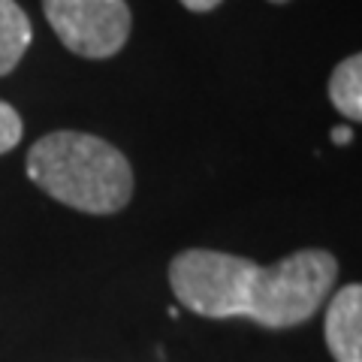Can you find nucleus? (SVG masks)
<instances>
[{
	"instance_id": "1",
	"label": "nucleus",
	"mask_w": 362,
	"mask_h": 362,
	"mask_svg": "<svg viewBox=\"0 0 362 362\" xmlns=\"http://www.w3.org/2000/svg\"><path fill=\"white\" fill-rule=\"evenodd\" d=\"M338 263L329 251L308 247L272 266H257L223 251H181L169 266V284L187 311L211 320L247 317L266 329H290L311 320L332 290Z\"/></svg>"
},
{
	"instance_id": "2",
	"label": "nucleus",
	"mask_w": 362,
	"mask_h": 362,
	"mask_svg": "<svg viewBox=\"0 0 362 362\" xmlns=\"http://www.w3.org/2000/svg\"><path fill=\"white\" fill-rule=\"evenodd\" d=\"M28 178L52 199L85 214L121 211L133 197V169L115 145L90 133L58 130L28 151Z\"/></svg>"
},
{
	"instance_id": "3",
	"label": "nucleus",
	"mask_w": 362,
	"mask_h": 362,
	"mask_svg": "<svg viewBox=\"0 0 362 362\" xmlns=\"http://www.w3.org/2000/svg\"><path fill=\"white\" fill-rule=\"evenodd\" d=\"M52 30L73 54L100 61L124 49L130 37V6L124 0H42Z\"/></svg>"
},
{
	"instance_id": "4",
	"label": "nucleus",
	"mask_w": 362,
	"mask_h": 362,
	"mask_svg": "<svg viewBox=\"0 0 362 362\" xmlns=\"http://www.w3.org/2000/svg\"><path fill=\"white\" fill-rule=\"evenodd\" d=\"M326 347L335 362H362V287L347 284L332 296L323 323Z\"/></svg>"
},
{
	"instance_id": "5",
	"label": "nucleus",
	"mask_w": 362,
	"mask_h": 362,
	"mask_svg": "<svg viewBox=\"0 0 362 362\" xmlns=\"http://www.w3.org/2000/svg\"><path fill=\"white\" fill-rule=\"evenodd\" d=\"M30 18L16 0H0V76L13 73L30 45Z\"/></svg>"
},
{
	"instance_id": "6",
	"label": "nucleus",
	"mask_w": 362,
	"mask_h": 362,
	"mask_svg": "<svg viewBox=\"0 0 362 362\" xmlns=\"http://www.w3.org/2000/svg\"><path fill=\"white\" fill-rule=\"evenodd\" d=\"M329 100L344 118L359 121L362 118V58L350 54L335 66L329 78Z\"/></svg>"
},
{
	"instance_id": "7",
	"label": "nucleus",
	"mask_w": 362,
	"mask_h": 362,
	"mask_svg": "<svg viewBox=\"0 0 362 362\" xmlns=\"http://www.w3.org/2000/svg\"><path fill=\"white\" fill-rule=\"evenodd\" d=\"M21 139V118L18 112L0 100V154L13 151Z\"/></svg>"
},
{
	"instance_id": "8",
	"label": "nucleus",
	"mask_w": 362,
	"mask_h": 362,
	"mask_svg": "<svg viewBox=\"0 0 362 362\" xmlns=\"http://www.w3.org/2000/svg\"><path fill=\"white\" fill-rule=\"evenodd\" d=\"M181 6H187L190 13H209V9L221 6V0H181Z\"/></svg>"
},
{
	"instance_id": "9",
	"label": "nucleus",
	"mask_w": 362,
	"mask_h": 362,
	"mask_svg": "<svg viewBox=\"0 0 362 362\" xmlns=\"http://www.w3.org/2000/svg\"><path fill=\"white\" fill-rule=\"evenodd\" d=\"M332 139H335V145H347L350 139H354V133H350V127H335Z\"/></svg>"
},
{
	"instance_id": "10",
	"label": "nucleus",
	"mask_w": 362,
	"mask_h": 362,
	"mask_svg": "<svg viewBox=\"0 0 362 362\" xmlns=\"http://www.w3.org/2000/svg\"><path fill=\"white\" fill-rule=\"evenodd\" d=\"M272 4H287V0H272Z\"/></svg>"
}]
</instances>
